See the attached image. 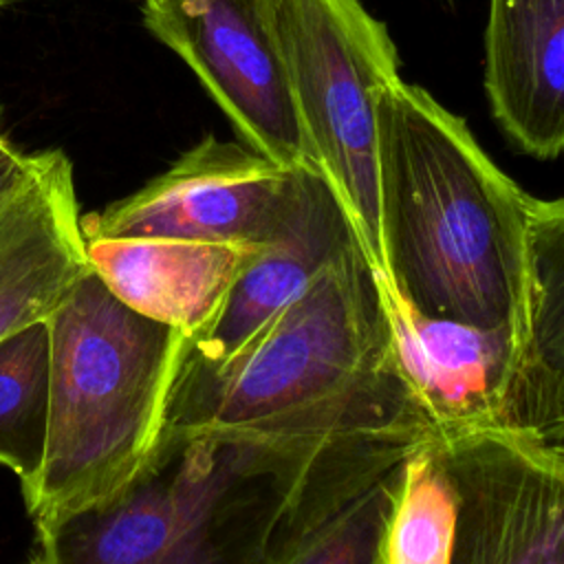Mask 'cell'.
I'll return each instance as SVG.
<instances>
[{
	"mask_svg": "<svg viewBox=\"0 0 564 564\" xmlns=\"http://www.w3.org/2000/svg\"><path fill=\"white\" fill-rule=\"evenodd\" d=\"M143 22L196 73L249 148L284 167H317L264 0H143Z\"/></svg>",
	"mask_w": 564,
	"mask_h": 564,
	"instance_id": "cell-6",
	"label": "cell"
},
{
	"mask_svg": "<svg viewBox=\"0 0 564 564\" xmlns=\"http://www.w3.org/2000/svg\"><path fill=\"white\" fill-rule=\"evenodd\" d=\"M0 130H4V126H2V106H0Z\"/></svg>",
	"mask_w": 564,
	"mask_h": 564,
	"instance_id": "cell-20",
	"label": "cell"
},
{
	"mask_svg": "<svg viewBox=\"0 0 564 564\" xmlns=\"http://www.w3.org/2000/svg\"><path fill=\"white\" fill-rule=\"evenodd\" d=\"M256 245L86 238L93 273L126 306L194 339L220 311Z\"/></svg>",
	"mask_w": 564,
	"mask_h": 564,
	"instance_id": "cell-13",
	"label": "cell"
},
{
	"mask_svg": "<svg viewBox=\"0 0 564 564\" xmlns=\"http://www.w3.org/2000/svg\"><path fill=\"white\" fill-rule=\"evenodd\" d=\"M438 443L458 494L452 564H564V458L500 425Z\"/></svg>",
	"mask_w": 564,
	"mask_h": 564,
	"instance_id": "cell-8",
	"label": "cell"
},
{
	"mask_svg": "<svg viewBox=\"0 0 564 564\" xmlns=\"http://www.w3.org/2000/svg\"><path fill=\"white\" fill-rule=\"evenodd\" d=\"M48 430L24 505L35 531L117 496L154 449L185 335L139 315L90 271L46 319Z\"/></svg>",
	"mask_w": 564,
	"mask_h": 564,
	"instance_id": "cell-4",
	"label": "cell"
},
{
	"mask_svg": "<svg viewBox=\"0 0 564 564\" xmlns=\"http://www.w3.org/2000/svg\"><path fill=\"white\" fill-rule=\"evenodd\" d=\"M485 86L502 130L538 159L564 152V0H491Z\"/></svg>",
	"mask_w": 564,
	"mask_h": 564,
	"instance_id": "cell-12",
	"label": "cell"
},
{
	"mask_svg": "<svg viewBox=\"0 0 564 564\" xmlns=\"http://www.w3.org/2000/svg\"><path fill=\"white\" fill-rule=\"evenodd\" d=\"M48 324H31L0 341V465L22 494L35 482L48 430Z\"/></svg>",
	"mask_w": 564,
	"mask_h": 564,
	"instance_id": "cell-16",
	"label": "cell"
},
{
	"mask_svg": "<svg viewBox=\"0 0 564 564\" xmlns=\"http://www.w3.org/2000/svg\"><path fill=\"white\" fill-rule=\"evenodd\" d=\"M361 247L341 198L319 167H293L282 218L258 242L212 324L183 344V361L216 366L297 300L335 258Z\"/></svg>",
	"mask_w": 564,
	"mask_h": 564,
	"instance_id": "cell-9",
	"label": "cell"
},
{
	"mask_svg": "<svg viewBox=\"0 0 564 564\" xmlns=\"http://www.w3.org/2000/svg\"><path fill=\"white\" fill-rule=\"evenodd\" d=\"M2 2H4V0H0V7H2Z\"/></svg>",
	"mask_w": 564,
	"mask_h": 564,
	"instance_id": "cell-21",
	"label": "cell"
},
{
	"mask_svg": "<svg viewBox=\"0 0 564 564\" xmlns=\"http://www.w3.org/2000/svg\"><path fill=\"white\" fill-rule=\"evenodd\" d=\"M405 458L388 469L352 458L326 465L262 564H381Z\"/></svg>",
	"mask_w": 564,
	"mask_h": 564,
	"instance_id": "cell-15",
	"label": "cell"
},
{
	"mask_svg": "<svg viewBox=\"0 0 564 564\" xmlns=\"http://www.w3.org/2000/svg\"><path fill=\"white\" fill-rule=\"evenodd\" d=\"M163 427L284 441L436 432L397 370L377 278L359 245L223 364L181 359Z\"/></svg>",
	"mask_w": 564,
	"mask_h": 564,
	"instance_id": "cell-2",
	"label": "cell"
},
{
	"mask_svg": "<svg viewBox=\"0 0 564 564\" xmlns=\"http://www.w3.org/2000/svg\"><path fill=\"white\" fill-rule=\"evenodd\" d=\"M304 137L357 229L377 280H386L377 110L399 77L397 48L361 0H264Z\"/></svg>",
	"mask_w": 564,
	"mask_h": 564,
	"instance_id": "cell-5",
	"label": "cell"
},
{
	"mask_svg": "<svg viewBox=\"0 0 564 564\" xmlns=\"http://www.w3.org/2000/svg\"><path fill=\"white\" fill-rule=\"evenodd\" d=\"M90 271L73 163L57 148L33 152L0 205V341L46 322Z\"/></svg>",
	"mask_w": 564,
	"mask_h": 564,
	"instance_id": "cell-10",
	"label": "cell"
},
{
	"mask_svg": "<svg viewBox=\"0 0 564 564\" xmlns=\"http://www.w3.org/2000/svg\"><path fill=\"white\" fill-rule=\"evenodd\" d=\"M527 333L511 366L500 427L564 458V196L529 203Z\"/></svg>",
	"mask_w": 564,
	"mask_h": 564,
	"instance_id": "cell-14",
	"label": "cell"
},
{
	"mask_svg": "<svg viewBox=\"0 0 564 564\" xmlns=\"http://www.w3.org/2000/svg\"><path fill=\"white\" fill-rule=\"evenodd\" d=\"M293 183L247 143L207 134L137 192L82 216L86 238H176L258 245L282 218Z\"/></svg>",
	"mask_w": 564,
	"mask_h": 564,
	"instance_id": "cell-7",
	"label": "cell"
},
{
	"mask_svg": "<svg viewBox=\"0 0 564 564\" xmlns=\"http://www.w3.org/2000/svg\"><path fill=\"white\" fill-rule=\"evenodd\" d=\"M33 163V152L18 148L11 137L0 130V205L20 187Z\"/></svg>",
	"mask_w": 564,
	"mask_h": 564,
	"instance_id": "cell-18",
	"label": "cell"
},
{
	"mask_svg": "<svg viewBox=\"0 0 564 564\" xmlns=\"http://www.w3.org/2000/svg\"><path fill=\"white\" fill-rule=\"evenodd\" d=\"M366 436V434H361ZM163 427L110 500L40 531L46 564H262L317 463L341 441Z\"/></svg>",
	"mask_w": 564,
	"mask_h": 564,
	"instance_id": "cell-3",
	"label": "cell"
},
{
	"mask_svg": "<svg viewBox=\"0 0 564 564\" xmlns=\"http://www.w3.org/2000/svg\"><path fill=\"white\" fill-rule=\"evenodd\" d=\"M456 516L458 494L434 436L403 463L381 564H452Z\"/></svg>",
	"mask_w": 564,
	"mask_h": 564,
	"instance_id": "cell-17",
	"label": "cell"
},
{
	"mask_svg": "<svg viewBox=\"0 0 564 564\" xmlns=\"http://www.w3.org/2000/svg\"><path fill=\"white\" fill-rule=\"evenodd\" d=\"M29 564H46V562L40 557V560H33V562H29Z\"/></svg>",
	"mask_w": 564,
	"mask_h": 564,
	"instance_id": "cell-19",
	"label": "cell"
},
{
	"mask_svg": "<svg viewBox=\"0 0 564 564\" xmlns=\"http://www.w3.org/2000/svg\"><path fill=\"white\" fill-rule=\"evenodd\" d=\"M392 357L438 436L500 425V403L516 346L509 333L432 317L390 282L377 280Z\"/></svg>",
	"mask_w": 564,
	"mask_h": 564,
	"instance_id": "cell-11",
	"label": "cell"
},
{
	"mask_svg": "<svg viewBox=\"0 0 564 564\" xmlns=\"http://www.w3.org/2000/svg\"><path fill=\"white\" fill-rule=\"evenodd\" d=\"M379 231L390 282L412 306L511 335L529 311V203L469 128L397 79L377 110Z\"/></svg>",
	"mask_w": 564,
	"mask_h": 564,
	"instance_id": "cell-1",
	"label": "cell"
}]
</instances>
